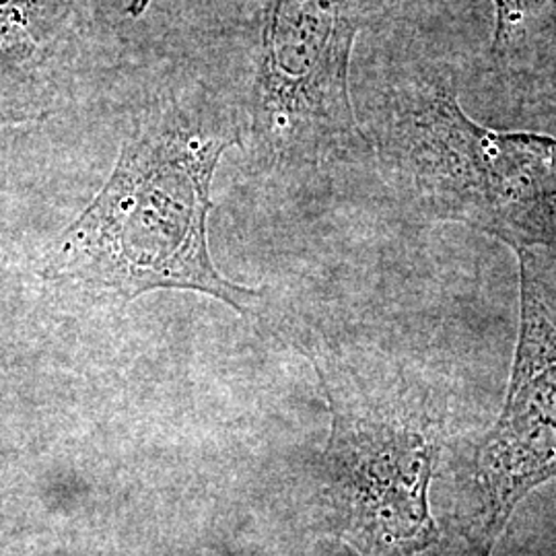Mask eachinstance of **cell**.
I'll return each mask as SVG.
<instances>
[{
    "instance_id": "cell-3",
    "label": "cell",
    "mask_w": 556,
    "mask_h": 556,
    "mask_svg": "<svg viewBox=\"0 0 556 556\" xmlns=\"http://www.w3.org/2000/svg\"><path fill=\"white\" fill-rule=\"evenodd\" d=\"M392 0H270L256 71L243 98L254 155L270 167L318 169L369 149L353 100L358 36Z\"/></svg>"
},
{
    "instance_id": "cell-1",
    "label": "cell",
    "mask_w": 556,
    "mask_h": 556,
    "mask_svg": "<svg viewBox=\"0 0 556 556\" xmlns=\"http://www.w3.org/2000/svg\"><path fill=\"white\" fill-rule=\"evenodd\" d=\"M243 132V98L223 85H163L132 119L105 186L50 248L43 278L126 301L188 289L243 314L258 291L220 277L206 238L215 169Z\"/></svg>"
},
{
    "instance_id": "cell-2",
    "label": "cell",
    "mask_w": 556,
    "mask_h": 556,
    "mask_svg": "<svg viewBox=\"0 0 556 556\" xmlns=\"http://www.w3.org/2000/svg\"><path fill=\"white\" fill-rule=\"evenodd\" d=\"M353 100L367 147L420 213L516 254L556 252V137L470 118L456 68L404 38L365 64Z\"/></svg>"
},
{
    "instance_id": "cell-8",
    "label": "cell",
    "mask_w": 556,
    "mask_h": 556,
    "mask_svg": "<svg viewBox=\"0 0 556 556\" xmlns=\"http://www.w3.org/2000/svg\"><path fill=\"white\" fill-rule=\"evenodd\" d=\"M413 556H491L482 553L477 548L470 540L457 534H450V536L439 538L435 544H431L429 548L420 551L417 555Z\"/></svg>"
},
{
    "instance_id": "cell-4",
    "label": "cell",
    "mask_w": 556,
    "mask_h": 556,
    "mask_svg": "<svg viewBox=\"0 0 556 556\" xmlns=\"http://www.w3.org/2000/svg\"><path fill=\"white\" fill-rule=\"evenodd\" d=\"M519 340L505 406L480 441L457 530L491 555L517 505L556 480V252H519Z\"/></svg>"
},
{
    "instance_id": "cell-6",
    "label": "cell",
    "mask_w": 556,
    "mask_h": 556,
    "mask_svg": "<svg viewBox=\"0 0 556 556\" xmlns=\"http://www.w3.org/2000/svg\"><path fill=\"white\" fill-rule=\"evenodd\" d=\"M100 21V0H0V126L59 114Z\"/></svg>"
},
{
    "instance_id": "cell-9",
    "label": "cell",
    "mask_w": 556,
    "mask_h": 556,
    "mask_svg": "<svg viewBox=\"0 0 556 556\" xmlns=\"http://www.w3.org/2000/svg\"><path fill=\"white\" fill-rule=\"evenodd\" d=\"M153 0H100V11L103 21L110 20H139Z\"/></svg>"
},
{
    "instance_id": "cell-7",
    "label": "cell",
    "mask_w": 556,
    "mask_h": 556,
    "mask_svg": "<svg viewBox=\"0 0 556 556\" xmlns=\"http://www.w3.org/2000/svg\"><path fill=\"white\" fill-rule=\"evenodd\" d=\"M489 77L517 101L556 91V0H493Z\"/></svg>"
},
{
    "instance_id": "cell-10",
    "label": "cell",
    "mask_w": 556,
    "mask_h": 556,
    "mask_svg": "<svg viewBox=\"0 0 556 556\" xmlns=\"http://www.w3.org/2000/svg\"><path fill=\"white\" fill-rule=\"evenodd\" d=\"M338 556H351V555H346V553H342V555H338Z\"/></svg>"
},
{
    "instance_id": "cell-5",
    "label": "cell",
    "mask_w": 556,
    "mask_h": 556,
    "mask_svg": "<svg viewBox=\"0 0 556 556\" xmlns=\"http://www.w3.org/2000/svg\"><path fill=\"white\" fill-rule=\"evenodd\" d=\"M332 466L358 528L378 546L413 556L441 534L429 509L445 413L427 394L344 406L337 417Z\"/></svg>"
}]
</instances>
